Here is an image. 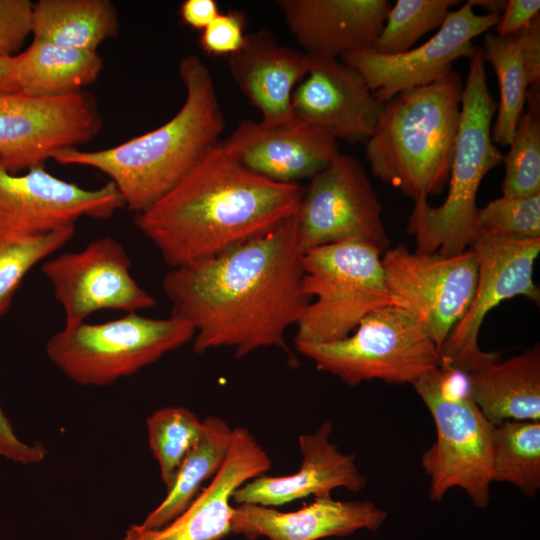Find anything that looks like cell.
I'll return each instance as SVG.
<instances>
[{"instance_id": "6da1fadb", "label": "cell", "mask_w": 540, "mask_h": 540, "mask_svg": "<svg viewBox=\"0 0 540 540\" xmlns=\"http://www.w3.org/2000/svg\"><path fill=\"white\" fill-rule=\"evenodd\" d=\"M296 214L219 254L172 267L162 287L171 316L190 325L194 352L230 347L236 358L278 347L308 303ZM295 361V360H294Z\"/></svg>"}, {"instance_id": "7a4b0ae2", "label": "cell", "mask_w": 540, "mask_h": 540, "mask_svg": "<svg viewBox=\"0 0 540 540\" xmlns=\"http://www.w3.org/2000/svg\"><path fill=\"white\" fill-rule=\"evenodd\" d=\"M303 190L249 171L219 142L173 189L136 214L135 223L172 268L219 254L294 216Z\"/></svg>"}, {"instance_id": "3957f363", "label": "cell", "mask_w": 540, "mask_h": 540, "mask_svg": "<svg viewBox=\"0 0 540 540\" xmlns=\"http://www.w3.org/2000/svg\"><path fill=\"white\" fill-rule=\"evenodd\" d=\"M185 100L163 125L119 145L97 151L77 147L53 159L62 165L94 168L110 178L124 207L143 212L182 179L219 143L225 119L212 74L196 55L178 66Z\"/></svg>"}, {"instance_id": "277c9868", "label": "cell", "mask_w": 540, "mask_h": 540, "mask_svg": "<svg viewBox=\"0 0 540 540\" xmlns=\"http://www.w3.org/2000/svg\"><path fill=\"white\" fill-rule=\"evenodd\" d=\"M462 90V79L452 70L385 102L366 141L373 175L413 201L441 193L449 181Z\"/></svg>"}, {"instance_id": "5b68a950", "label": "cell", "mask_w": 540, "mask_h": 540, "mask_svg": "<svg viewBox=\"0 0 540 540\" xmlns=\"http://www.w3.org/2000/svg\"><path fill=\"white\" fill-rule=\"evenodd\" d=\"M446 199L432 207L414 201L406 230L418 253L453 256L467 250L477 233L476 197L484 176L503 161L491 138L497 103L490 92L481 48L469 59Z\"/></svg>"}, {"instance_id": "8992f818", "label": "cell", "mask_w": 540, "mask_h": 540, "mask_svg": "<svg viewBox=\"0 0 540 540\" xmlns=\"http://www.w3.org/2000/svg\"><path fill=\"white\" fill-rule=\"evenodd\" d=\"M456 374L441 366L413 384L436 427V440L422 454L421 466L430 479V500L439 502L449 490L460 488L476 507L486 508L494 426L471 399L468 388L457 389Z\"/></svg>"}, {"instance_id": "52a82bcc", "label": "cell", "mask_w": 540, "mask_h": 540, "mask_svg": "<svg viewBox=\"0 0 540 540\" xmlns=\"http://www.w3.org/2000/svg\"><path fill=\"white\" fill-rule=\"evenodd\" d=\"M381 254L358 241L304 252L303 290L310 302L296 325L295 342L343 339L370 313L397 306L386 284Z\"/></svg>"}, {"instance_id": "ba28073f", "label": "cell", "mask_w": 540, "mask_h": 540, "mask_svg": "<svg viewBox=\"0 0 540 540\" xmlns=\"http://www.w3.org/2000/svg\"><path fill=\"white\" fill-rule=\"evenodd\" d=\"M186 322L138 312L101 323L64 325L47 341L51 363L72 382L107 386L131 376L194 338Z\"/></svg>"}, {"instance_id": "9c48e42d", "label": "cell", "mask_w": 540, "mask_h": 540, "mask_svg": "<svg viewBox=\"0 0 540 540\" xmlns=\"http://www.w3.org/2000/svg\"><path fill=\"white\" fill-rule=\"evenodd\" d=\"M296 350L350 387L364 381L413 385L442 366L440 350L407 308L390 305L366 316L355 332L326 343L295 342Z\"/></svg>"}, {"instance_id": "30bf717a", "label": "cell", "mask_w": 540, "mask_h": 540, "mask_svg": "<svg viewBox=\"0 0 540 540\" xmlns=\"http://www.w3.org/2000/svg\"><path fill=\"white\" fill-rule=\"evenodd\" d=\"M102 126L97 101L85 90L59 96L0 91V163L13 174L43 166L91 141Z\"/></svg>"}, {"instance_id": "8fae6325", "label": "cell", "mask_w": 540, "mask_h": 540, "mask_svg": "<svg viewBox=\"0 0 540 540\" xmlns=\"http://www.w3.org/2000/svg\"><path fill=\"white\" fill-rule=\"evenodd\" d=\"M477 261V281L468 309L441 347L442 367L462 374L500 354L480 349L478 337L486 315L502 301L523 296L539 304L540 290L533 268L540 238L521 239L477 230L471 244Z\"/></svg>"}, {"instance_id": "7c38bea8", "label": "cell", "mask_w": 540, "mask_h": 540, "mask_svg": "<svg viewBox=\"0 0 540 540\" xmlns=\"http://www.w3.org/2000/svg\"><path fill=\"white\" fill-rule=\"evenodd\" d=\"M382 206L362 164L339 153L310 179L296 213L302 250L332 243L358 241L382 253L390 240L381 217Z\"/></svg>"}, {"instance_id": "4fadbf2b", "label": "cell", "mask_w": 540, "mask_h": 540, "mask_svg": "<svg viewBox=\"0 0 540 540\" xmlns=\"http://www.w3.org/2000/svg\"><path fill=\"white\" fill-rule=\"evenodd\" d=\"M382 265L397 306L415 314L441 350L475 291L477 261L473 250L443 256L412 252L398 244L384 252Z\"/></svg>"}, {"instance_id": "5bb4252c", "label": "cell", "mask_w": 540, "mask_h": 540, "mask_svg": "<svg viewBox=\"0 0 540 540\" xmlns=\"http://www.w3.org/2000/svg\"><path fill=\"white\" fill-rule=\"evenodd\" d=\"M42 273L63 309L64 325L84 322L97 311L139 312L157 303L135 280L126 249L112 236L47 259Z\"/></svg>"}, {"instance_id": "9a60e30c", "label": "cell", "mask_w": 540, "mask_h": 540, "mask_svg": "<svg viewBox=\"0 0 540 540\" xmlns=\"http://www.w3.org/2000/svg\"><path fill=\"white\" fill-rule=\"evenodd\" d=\"M124 207L115 185L86 189L45 165L13 174L0 163V234L30 235L75 226L81 218L109 219Z\"/></svg>"}, {"instance_id": "2e32d148", "label": "cell", "mask_w": 540, "mask_h": 540, "mask_svg": "<svg viewBox=\"0 0 540 540\" xmlns=\"http://www.w3.org/2000/svg\"><path fill=\"white\" fill-rule=\"evenodd\" d=\"M469 1L450 11L437 33L404 53L384 55L373 49L341 58L365 79L374 97L385 103L401 91L431 84L450 71L459 58L470 59L472 40L498 24L501 15L477 14Z\"/></svg>"}, {"instance_id": "e0dca14e", "label": "cell", "mask_w": 540, "mask_h": 540, "mask_svg": "<svg viewBox=\"0 0 540 540\" xmlns=\"http://www.w3.org/2000/svg\"><path fill=\"white\" fill-rule=\"evenodd\" d=\"M309 69L292 94L295 121L314 125L336 139L366 142L384 103L363 76L341 59L312 56Z\"/></svg>"}, {"instance_id": "ac0fdd59", "label": "cell", "mask_w": 540, "mask_h": 540, "mask_svg": "<svg viewBox=\"0 0 540 540\" xmlns=\"http://www.w3.org/2000/svg\"><path fill=\"white\" fill-rule=\"evenodd\" d=\"M271 466L267 451L254 435L247 428H234L221 469L179 516L155 529L132 525L121 540H221L231 533L234 491Z\"/></svg>"}, {"instance_id": "d6986e66", "label": "cell", "mask_w": 540, "mask_h": 540, "mask_svg": "<svg viewBox=\"0 0 540 540\" xmlns=\"http://www.w3.org/2000/svg\"><path fill=\"white\" fill-rule=\"evenodd\" d=\"M220 144L244 168L284 184L313 178L340 153L329 132L298 121L280 126L243 121Z\"/></svg>"}, {"instance_id": "ffe728a7", "label": "cell", "mask_w": 540, "mask_h": 540, "mask_svg": "<svg viewBox=\"0 0 540 540\" xmlns=\"http://www.w3.org/2000/svg\"><path fill=\"white\" fill-rule=\"evenodd\" d=\"M277 4L304 53L337 59L372 49L392 6L388 0H280Z\"/></svg>"}, {"instance_id": "44dd1931", "label": "cell", "mask_w": 540, "mask_h": 540, "mask_svg": "<svg viewBox=\"0 0 540 540\" xmlns=\"http://www.w3.org/2000/svg\"><path fill=\"white\" fill-rule=\"evenodd\" d=\"M331 422H324L312 433L299 436L302 455L297 472L286 476L260 475L237 488L232 499L238 505L281 506L314 495L329 497L337 488L363 490L366 477L360 472L354 454L339 451L330 442Z\"/></svg>"}, {"instance_id": "7402d4cb", "label": "cell", "mask_w": 540, "mask_h": 540, "mask_svg": "<svg viewBox=\"0 0 540 540\" xmlns=\"http://www.w3.org/2000/svg\"><path fill=\"white\" fill-rule=\"evenodd\" d=\"M387 512L371 501H339L315 497L309 505L292 512H281L257 504L234 507L231 533L248 540H318L346 537L365 529L378 530Z\"/></svg>"}, {"instance_id": "603a6c76", "label": "cell", "mask_w": 540, "mask_h": 540, "mask_svg": "<svg viewBox=\"0 0 540 540\" xmlns=\"http://www.w3.org/2000/svg\"><path fill=\"white\" fill-rule=\"evenodd\" d=\"M309 64L306 53L280 44L269 29L248 33L243 46L228 57L232 78L269 126L295 121L292 94Z\"/></svg>"}, {"instance_id": "cb8c5ba5", "label": "cell", "mask_w": 540, "mask_h": 540, "mask_svg": "<svg viewBox=\"0 0 540 540\" xmlns=\"http://www.w3.org/2000/svg\"><path fill=\"white\" fill-rule=\"evenodd\" d=\"M464 376L471 399L493 426L540 421L539 343L504 361H487Z\"/></svg>"}, {"instance_id": "d4e9b609", "label": "cell", "mask_w": 540, "mask_h": 540, "mask_svg": "<svg viewBox=\"0 0 540 540\" xmlns=\"http://www.w3.org/2000/svg\"><path fill=\"white\" fill-rule=\"evenodd\" d=\"M481 50L485 62L491 64L497 75L500 89L491 138L495 144L510 145L528 89L540 80L539 16L508 37L487 33Z\"/></svg>"}, {"instance_id": "484cf974", "label": "cell", "mask_w": 540, "mask_h": 540, "mask_svg": "<svg viewBox=\"0 0 540 540\" xmlns=\"http://www.w3.org/2000/svg\"><path fill=\"white\" fill-rule=\"evenodd\" d=\"M118 30L110 0H40L33 6V39L59 47L97 52Z\"/></svg>"}, {"instance_id": "4316f807", "label": "cell", "mask_w": 540, "mask_h": 540, "mask_svg": "<svg viewBox=\"0 0 540 540\" xmlns=\"http://www.w3.org/2000/svg\"><path fill=\"white\" fill-rule=\"evenodd\" d=\"M18 90L34 96H59L83 90L102 70L97 52L69 49L33 39L14 56Z\"/></svg>"}, {"instance_id": "83f0119b", "label": "cell", "mask_w": 540, "mask_h": 540, "mask_svg": "<svg viewBox=\"0 0 540 540\" xmlns=\"http://www.w3.org/2000/svg\"><path fill=\"white\" fill-rule=\"evenodd\" d=\"M233 429L217 416L203 421L200 437L183 459L164 500L139 525L160 528L179 516L198 495L204 481L213 478L224 464Z\"/></svg>"}, {"instance_id": "f1b7e54d", "label": "cell", "mask_w": 540, "mask_h": 540, "mask_svg": "<svg viewBox=\"0 0 540 540\" xmlns=\"http://www.w3.org/2000/svg\"><path fill=\"white\" fill-rule=\"evenodd\" d=\"M492 482H506L525 496L540 489V421H504L493 427Z\"/></svg>"}, {"instance_id": "f546056e", "label": "cell", "mask_w": 540, "mask_h": 540, "mask_svg": "<svg viewBox=\"0 0 540 540\" xmlns=\"http://www.w3.org/2000/svg\"><path fill=\"white\" fill-rule=\"evenodd\" d=\"M75 229L70 226L30 235L0 234V317L10 308L26 275L62 248Z\"/></svg>"}, {"instance_id": "4dcf8cb0", "label": "cell", "mask_w": 540, "mask_h": 540, "mask_svg": "<svg viewBox=\"0 0 540 540\" xmlns=\"http://www.w3.org/2000/svg\"><path fill=\"white\" fill-rule=\"evenodd\" d=\"M528 111L520 116L510 143L503 156L505 176L503 196L528 197L540 193V117L539 87L527 92Z\"/></svg>"}, {"instance_id": "1f68e13d", "label": "cell", "mask_w": 540, "mask_h": 540, "mask_svg": "<svg viewBox=\"0 0 540 540\" xmlns=\"http://www.w3.org/2000/svg\"><path fill=\"white\" fill-rule=\"evenodd\" d=\"M146 428L149 448L168 490L183 459L200 437L203 421L183 406H167L147 418Z\"/></svg>"}, {"instance_id": "d6a6232c", "label": "cell", "mask_w": 540, "mask_h": 540, "mask_svg": "<svg viewBox=\"0 0 540 540\" xmlns=\"http://www.w3.org/2000/svg\"><path fill=\"white\" fill-rule=\"evenodd\" d=\"M457 0H397L387 13L373 50L384 55L404 53L430 30L440 27Z\"/></svg>"}, {"instance_id": "836d02e7", "label": "cell", "mask_w": 540, "mask_h": 540, "mask_svg": "<svg viewBox=\"0 0 540 540\" xmlns=\"http://www.w3.org/2000/svg\"><path fill=\"white\" fill-rule=\"evenodd\" d=\"M477 229L521 239L540 238V193L528 197L501 196L479 208Z\"/></svg>"}, {"instance_id": "e575fe53", "label": "cell", "mask_w": 540, "mask_h": 540, "mask_svg": "<svg viewBox=\"0 0 540 540\" xmlns=\"http://www.w3.org/2000/svg\"><path fill=\"white\" fill-rule=\"evenodd\" d=\"M246 16L238 10L220 12L201 32L202 50L213 56H230L244 44L247 33Z\"/></svg>"}, {"instance_id": "d590c367", "label": "cell", "mask_w": 540, "mask_h": 540, "mask_svg": "<svg viewBox=\"0 0 540 540\" xmlns=\"http://www.w3.org/2000/svg\"><path fill=\"white\" fill-rule=\"evenodd\" d=\"M33 6L30 0H0V56L17 55L32 34Z\"/></svg>"}, {"instance_id": "8d00e7d4", "label": "cell", "mask_w": 540, "mask_h": 540, "mask_svg": "<svg viewBox=\"0 0 540 540\" xmlns=\"http://www.w3.org/2000/svg\"><path fill=\"white\" fill-rule=\"evenodd\" d=\"M46 455L43 444L26 442L16 434L0 405V456L14 463L33 465L43 462Z\"/></svg>"}, {"instance_id": "74e56055", "label": "cell", "mask_w": 540, "mask_h": 540, "mask_svg": "<svg viewBox=\"0 0 540 540\" xmlns=\"http://www.w3.org/2000/svg\"><path fill=\"white\" fill-rule=\"evenodd\" d=\"M539 0H508L496 25V34L508 37L520 32L539 16Z\"/></svg>"}, {"instance_id": "f35d334b", "label": "cell", "mask_w": 540, "mask_h": 540, "mask_svg": "<svg viewBox=\"0 0 540 540\" xmlns=\"http://www.w3.org/2000/svg\"><path fill=\"white\" fill-rule=\"evenodd\" d=\"M215 0H185L180 6L182 21L193 29L204 30L219 14Z\"/></svg>"}, {"instance_id": "ab89813d", "label": "cell", "mask_w": 540, "mask_h": 540, "mask_svg": "<svg viewBox=\"0 0 540 540\" xmlns=\"http://www.w3.org/2000/svg\"><path fill=\"white\" fill-rule=\"evenodd\" d=\"M18 90L16 82L15 58L0 56V91Z\"/></svg>"}, {"instance_id": "60d3db41", "label": "cell", "mask_w": 540, "mask_h": 540, "mask_svg": "<svg viewBox=\"0 0 540 540\" xmlns=\"http://www.w3.org/2000/svg\"><path fill=\"white\" fill-rule=\"evenodd\" d=\"M473 7L483 8L487 14L501 15L506 7L507 1L503 0H470Z\"/></svg>"}]
</instances>
